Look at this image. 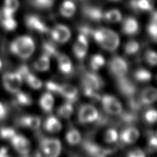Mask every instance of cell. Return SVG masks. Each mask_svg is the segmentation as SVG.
<instances>
[{"mask_svg":"<svg viewBox=\"0 0 157 157\" xmlns=\"http://www.w3.org/2000/svg\"><path fill=\"white\" fill-rule=\"evenodd\" d=\"M99 46L108 51H114L120 43L119 37L113 30L107 29H92L91 37Z\"/></svg>","mask_w":157,"mask_h":157,"instance_id":"cell-1","label":"cell"},{"mask_svg":"<svg viewBox=\"0 0 157 157\" xmlns=\"http://www.w3.org/2000/svg\"><path fill=\"white\" fill-rule=\"evenodd\" d=\"M35 49V41L29 36H21L16 38L10 46L11 52L24 59L31 57Z\"/></svg>","mask_w":157,"mask_h":157,"instance_id":"cell-2","label":"cell"},{"mask_svg":"<svg viewBox=\"0 0 157 157\" xmlns=\"http://www.w3.org/2000/svg\"><path fill=\"white\" fill-rule=\"evenodd\" d=\"M39 141L40 149L46 156L56 157L60 155L61 144L59 139L41 136Z\"/></svg>","mask_w":157,"mask_h":157,"instance_id":"cell-3","label":"cell"},{"mask_svg":"<svg viewBox=\"0 0 157 157\" xmlns=\"http://www.w3.org/2000/svg\"><path fill=\"white\" fill-rule=\"evenodd\" d=\"M108 68L111 75L117 79L126 76L128 72V63L124 58L116 55L109 61Z\"/></svg>","mask_w":157,"mask_h":157,"instance_id":"cell-4","label":"cell"},{"mask_svg":"<svg viewBox=\"0 0 157 157\" xmlns=\"http://www.w3.org/2000/svg\"><path fill=\"white\" fill-rule=\"evenodd\" d=\"M117 88L126 99H130L139 94L138 88L132 81L130 80L127 76L117 78Z\"/></svg>","mask_w":157,"mask_h":157,"instance_id":"cell-5","label":"cell"},{"mask_svg":"<svg viewBox=\"0 0 157 157\" xmlns=\"http://www.w3.org/2000/svg\"><path fill=\"white\" fill-rule=\"evenodd\" d=\"M101 103L103 110L105 113L110 115L117 116L122 113L123 108L119 100L116 97L112 95L105 94L101 97Z\"/></svg>","mask_w":157,"mask_h":157,"instance_id":"cell-6","label":"cell"},{"mask_svg":"<svg viewBox=\"0 0 157 157\" xmlns=\"http://www.w3.org/2000/svg\"><path fill=\"white\" fill-rule=\"evenodd\" d=\"M23 78L17 72H7L3 76V85L8 92L16 94L21 88Z\"/></svg>","mask_w":157,"mask_h":157,"instance_id":"cell-7","label":"cell"},{"mask_svg":"<svg viewBox=\"0 0 157 157\" xmlns=\"http://www.w3.org/2000/svg\"><path fill=\"white\" fill-rule=\"evenodd\" d=\"M99 112L91 105H81L78 113V121L81 124L94 123L99 117Z\"/></svg>","mask_w":157,"mask_h":157,"instance_id":"cell-8","label":"cell"},{"mask_svg":"<svg viewBox=\"0 0 157 157\" xmlns=\"http://www.w3.org/2000/svg\"><path fill=\"white\" fill-rule=\"evenodd\" d=\"M81 146L84 152L91 156H104L111 153L110 150L105 149L90 139H84Z\"/></svg>","mask_w":157,"mask_h":157,"instance_id":"cell-9","label":"cell"},{"mask_svg":"<svg viewBox=\"0 0 157 157\" xmlns=\"http://www.w3.org/2000/svg\"><path fill=\"white\" fill-rule=\"evenodd\" d=\"M26 26L30 30L41 34L49 33L50 29L38 15H29L25 19Z\"/></svg>","mask_w":157,"mask_h":157,"instance_id":"cell-10","label":"cell"},{"mask_svg":"<svg viewBox=\"0 0 157 157\" xmlns=\"http://www.w3.org/2000/svg\"><path fill=\"white\" fill-rule=\"evenodd\" d=\"M82 13L87 19L93 21L105 20V13L101 8L93 5H84L82 7Z\"/></svg>","mask_w":157,"mask_h":157,"instance_id":"cell-11","label":"cell"},{"mask_svg":"<svg viewBox=\"0 0 157 157\" xmlns=\"http://www.w3.org/2000/svg\"><path fill=\"white\" fill-rule=\"evenodd\" d=\"M50 34L54 41L63 44L71 38V33L68 27L62 24H58L52 30H50Z\"/></svg>","mask_w":157,"mask_h":157,"instance_id":"cell-12","label":"cell"},{"mask_svg":"<svg viewBox=\"0 0 157 157\" xmlns=\"http://www.w3.org/2000/svg\"><path fill=\"white\" fill-rule=\"evenodd\" d=\"M81 82L87 84L97 91L101 89L104 85L102 78L94 71H83L81 77Z\"/></svg>","mask_w":157,"mask_h":157,"instance_id":"cell-13","label":"cell"},{"mask_svg":"<svg viewBox=\"0 0 157 157\" xmlns=\"http://www.w3.org/2000/svg\"><path fill=\"white\" fill-rule=\"evenodd\" d=\"M10 141L17 152L21 156H28L30 151V144L26 137L16 134Z\"/></svg>","mask_w":157,"mask_h":157,"instance_id":"cell-14","label":"cell"},{"mask_svg":"<svg viewBox=\"0 0 157 157\" xmlns=\"http://www.w3.org/2000/svg\"><path fill=\"white\" fill-rule=\"evenodd\" d=\"M117 125L125 126V127L133 126L138 123L139 120L138 113L131 110L130 109L127 111H122V113L117 115Z\"/></svg>","mask_w":157,"mask_h":157,"instance_id":"cell-15","label":"cell"},{"mask_svg":"<svg viewBox=\"0 0 157 157\" xmlns=\"http://www.w3.org/2000/svg\"><path fill=\"white\" fill-rule=\"evenodd\" d=\"M88 50V38L80 33L73 47V52L76 57L79 60L85 58Z\"/></svg>","mask_w":157,"mask_h":157,"instance_id":"cell-16","label":"cell"},{"mask_svg":"<svg viewBox=\"0 0 157 157\" xmlns=\"http://www.w3.org/2000/svg\"><path fill=\"white\" fill-rule=\"evenodd\" d=\"M58 94H60L61 97L65 98L67 101L72 103L76 102L78 98V91L77 88L68 84L60 85Z\"/></svg>","mask_w":157,"mask_h":157,"instance_id":"cell-17","label":"cell"},{"mask_svg":"<svg viewBox=\"0 0 157 157\" xmlns=\"http://www.w3.org/2000/svg\"><path fill=\"white\" fill-rule=\"evenodd\" d=\"M139 136V132L137 129L134 126H128L121 131L119 139L123 144H132L138 139Z\"/></svg>","mask_w":157,"mask_h":157,"instance_id":"cell-18","label":"cell"},{"mask_svg":"<svg viewBox=\"0 0 157 157\" xmlns=\"http://www.w3.org/2000/svg\"><path fill=\"white\" fill-rule=\"evenodd\" d=\"M139 98L143 107L152 104L157 100V89L153 87L145 88L139 93Z\"/></svg>","mask_w":157,"mask_h":157,"instance_id":"cell-19","label":"cell"},{"mask_svg":"<svg viewBox=\"0 0 157 157\" xmlns=\"http://www.w3.org/2000/svg\"><path fill=\"white\" fill-rule=\"evenodd\" d=\"M122 30L126 35H135L139 31V22L132 17H126L123 21Z\"/></svg>","mask_w":157,"mask_h":157,"instance_id":"cell-20","label":"cell"},{"mask_svg":"<svg viewBox=\"0 0 157 157\" xmlns=\"http://www.w3.org/2000/svg\"><path fill=\"white\" fill-rule=\"evenodd\" d=\"M129 5L132 9L137 12H147L153 10L154 0H130Z\"/></svg>","mask_w":157,"mask_h":157,"instance_id":"cell-21","label":"cell"},{"mask_svg":"<svg viewBox=\"0 0 157 157\" xmlns=\"http://www.w3.org/2000/svg\"><path fill=\"white\" fill-rule=\"evenodd\" d=\"M59 69L65 75H70L72 73L73 71V67L70 58L65 55L60 54L57 57Z\"/></svg>","mask_w":157,"mask_h":157,"instance_id":"cell-22","label":"cell"},{"mask_svg":"<svg viewBox=\"0 0 157 157\" xmlns=\"http://www.w3.org/2000/svg\"><path fill=\"white\" fill-rule=\"evenodd\" d=\"M19 123L23 127L37 130L41 125V119L39 117L35 116H24L20 118Z\"/></svg>","mask_w":157,"mask_h":157,"instance_id":"cell-23","label":"cell"},{"mask_svg":"<svg viewBox=\"0 0 157 157\" xmlns=\"http://www.w3.org/2000/svg\"><path fill=\"white\" fill-rule=\"evenodd\" d=\"M44 128L49 132H57L61 128V124L57 117L51 115L46 119L44 123Z\"/></svg>","mask_w":157,"mask_h":157,"instance_id":"cell-24","label":"cell"},{"mask_svg":"<svg viewBox=\"0 0 157 157\" xmlns=\"http://www.w3.org/2000/svg\"><path fill=\"white\" fill-rule=\"evenodd\" d=\"M42 110L46 113H50L52 110L53 105H54V98H53L51 92H46L42 95L39 100Z\"/></svg>","mask_w":157,"mask_h":157,"instance_id":"cell-25","label":"cell"},{"mask_svg":"<svg viewBox=\"0 0 157 157\" xmlns=\"http://www.w3.org/2000/svg\"><path fill=\"white\" fill-rule=\"evenodd\" d=\"M76 11V5L72 0H65L61 4L60 13L65 17H71Z\"/></svg>","mask_w":157,"mask_h":157,"instance_id":"cell-26","label":"cell"},{"mask_svg":"<svg viewBox=\"0 0 157 157\" xmlns=\"http://www.w3.org/2000/svg\"><path fill=\"white\" fill-rule=\"evenodd\" d=\"M66 139L70 145H77L81 141V134L76 128H71L67 132L66 134Z\"/></svg>","mask_w":157,"mask_h":157,"instance_id":"cell-27","label":"cell"},{"mask_svg":"<svg viewBox=\"0 0 157 157\" xmlns=\"http://www.w3.org/2000/svg\"><path fill=\"white\" fill-rule=\"evenodd\" d=\"M42 48L44 50V54L47 55L50 57L57 58L59 55H60L59 52L56 47L55 45L50 41H44L42 45Z\"/></svg>","mask_w":157,"mask_h":157,"instance_id":"cell-28","label":"cell"},{"mask_svg":"<svg viewBox=\"0 0 157 157\" xmlns=\"http://www.w3.org/2000/svg\"><path fill=\"white\" fill-rule=\"evenodd\" d=\"M134 77L139 82H147L152 78V74L148 70L144 68H140L134 72Z\"/></svg>","mask_w":157,"mask_h":157,"instance_id":"cell-29","label":"cell"},{"mask_svg":"<svg viewBox=\"0 0 157 157\" xmlns=\"http://www.w3.org/2000/svg\"><path fill=\"white\" fill-rule=\"evenodd\" d=\"M50 67V57L46 54L42 55L34 64V68L38 71H46Z\"/></svg>","mask_w":157,"mask_h":157,"instance_id":"cell-30","label":"cell"},{"mask_svg":"<svg viewBox=\"0 0 157 157\" xmlns=\"http://www.w3.org/2000/svg\"><path fill=\"white\" fill-rule=\"evenodd\" d=\"M72 113H73V106H72V103L66 101L61 105L57 110V114L58 115L62 117L65 118V119H68L71 117Z\"/></svg>","mask_w":157,"mask_h":157,"instance_id":"cell-31","label":"cell"},{"mask_svg":"<svg viewBox=\"0 0 157 157\" xmlns=\"http://www.w3.org/2000/svg\"><path fill=\"white\" fill-rule=\"evenodd\" d=\"M105 62V59L101 55L97 54L92 56L90 61V66L92 71H97L104 66Z\"/></svg>","mask_w":157,"mask_h":157,"instance_id":"cell-32","label":"cell"},{"mask_svg":"<svg viewBox=\"0 0 157 157\" xmlns=\"http://www.w3.org/2000/svg\"><path fill=\"white\" fill-rule=\"evenodd\" d=\"M15 101L17 104L23 106L30 105L33 103L32 98L29 94L20 91H19L16 93Z\"/></svg>","mask_w":157,"mask_h":157,"instance_id":"cell-33","label":"cell"},{"mask_svg":"<svg viewBox=\"0 0 157 157\" xmlns=\"http://www.w3.org/2000/svg\"><path fill=\"white\" fill-rule=\"evenodd\" d=\"M30 3L37 9L46 10L52 6L54 0H30Z\"/></svg>","mask_w":157,"mask_h":157,"instance_id":"cell-34","label":"cell"},{"mask_svg":"<svg viewBox=\"0 0 157 157\" xmlns=\"http://www.w3.org/2000/svg\"><path fill=\"white\" fill-rule=\"evenodd\" d=\"M122 19L121 14L120 11L117 9L110 10L105 11V21L110 22H119Z\"/></svg>","mask_w":157,"mask_h":157,"instance_id":"cell-35","label":"cell"},{"mask_svg":"<svg viewBox=\"0 0 157 157\" xmlns=\"http://www.w3.org/2000/svg\"><path fill=\"white\" fill-rule=\"evenodd\" d=\"M140 45L136 41L131 40L126 43L124 47L125 52L128 55H133L139 51Z\"/></svg>","mask_w":157,"mask_h":157,"instance_id":"cell-36","label":"cell"},{"mask_svg":"<svg viewBox=\"0 0 157 157\" xmlns=\"http://www.w3.org/2000/svg\"><path fill=\"white\" fill-rule=\"evenodd\" d=\"M2 24L4 29L7 31H13L17 26V21L13 18V17H4L2 19Z\"/></svg>","mask_w":157,"mask_h":157,"instance_id":"cell-37","label":"cell"},{"mask_svg":"<svg viewBox=\"0 0 157 157\" xmlns=\"http://www.w3.org/2000/svg\"><path fill=\"white\" fill-rule=\"evenodd\" d=\"M147 141V152H155L157 151V136L152 132H148Z\"/></svg>","mask_w":157,"mask_h":157,"instance_id":"cell-38","label":"cell"},{"mask_svg":"<svg viewBox=\"0 0 157 157\" xmlns=\"http://www.w3.org/2000/svg\"><path fill=\"white\" fill-rule=\"evenodd\" d=\"M26 83L31 87L33 89H39L42 87V82L41 81L37 78L34 75H33L31 72L28 75L27 77L25 78Z\"/></svg>","mask_w":157,"mask_h":157,"instance_id":"cell-39","label":"cell"},{"mask_svg":"<svg viewBox=\"0 0 157 157\" xmlns=\"http://www.w3.org/2000/svg\"><path fill=\"white\" fill-rule=\"evenodd\" d=\"M144 119L149 124H153L157 121V110L153 108H149L145 112Z\"/></svg>","mask_w":157,"mask_h":157,"instance_id":"cell-40","label":"cell"},{"mask_svg":"<svg viewBox=\"0 0 157 157\" xmlns=\"http://www.w3.org/2000/svg\"><path fill=\"white\" fill-rule=\"evenodd\" d=\"M105 141L109 144H113L117 141L119 139V134L114 128H110L105 133Z\"/></svg>","mask_w":157,"mask_h":157,"instance_id":"cell-41","label":"cell"},{"mask_svg":"<svg viewBox=\"0 0 157 157\" xmlns=\"http://www.w3.org/2000/svg\"><path fill=\"white\" fill-rule=\"evenodd\" d=\"M15 134V130L13 128L7 127L0 128V137L2 139L10 140Z\"/></svg>","mask_w":157,"mask_h":157,"instance_id":"cell-42","label":"cell"},{"mask_svg":"<svg viewBox=\"0 0 157 157\" xmlns=\"http://www.w3.org/2000/svg\"><path fill=\"white\" fill-rule=\"evenodd\" d=\"M145 59L151 66L157 65V52L153 50H148L145 52Z\"/></svg>","mask_w":157,"mask_h":157,"instance_id":"cell-43","label":"cell"},{"mask_svg":"<svg viewBox=\"0 0 157 157\" xmlns=\"http://www.w3.org/2000/svg\"><path fill=\"white\" fill-rule=\"evenodd\" d=\"M147 31L150 37L155 42H157V24L150 20L147 28Z\"/></svg>","mask_w":157,"mask_h":157,"instance_id":"cell-44","label":"cell"},{"mask_svg":"<svg viewBox=\"0 0 157 157\" xmlns=\"http://www.w3.org/2000/svg\"><path fill=\"white\" fill-rule=\"evenodd\" d=\"M19 5L18 0H5L4 7L15 13L18 9Z\"/></svg>","mask_w":157,"mask_h":157,"instance_id":"cell-45","label":"cell"},{"mask_svg":"<svg viewBox=\"0 0 157 157\" xmlns=\"http://www.w3.org/2000/svg\"><path fill=\"white\" fill-rule=\"evenodd\" d=\"M60 84L54 82V81H47L46 83V88L47 90H48L50 92H53V93L58 94Z\"/></svg>","mask_w":157,"mask_h":157,"instance_id":"cell-46","label":"cell"},{"mask_svg":"<svg viewBox=\"0 0 157 157\" xmlns=\"http://www.w3.org/2000/svg\"><path fill=\"white\" fill-rule=\"evenodd\" d=\"M16 72H17V73L20 75V76L22 77V78L24 80L25 78L27 77L28 75L30 73L29 68L26 65H25V64L19 66L17 68V70Z\"/></svg>","mask_w":157,"mask_h":157,"instance_id":"cell-47","label":"cell"},{"mask_svg":"<svg viewBox=\"0 0 157 157\" xmlns=\"http://www.w3.org/2000/svg\"><path fill=\"white\" fill-rule=\"evenodd\" d=\"M145 153L144 151L141 150V149H134L133 150L130 151L128 153V156L130 157H143L145 156Z\"/></svg>","mask_w":157,"mask_h":157,"instance_id":"cell-48","label":"cell"},{"mask_svg":"<svg viewBox=\"0 0 157 157\" xmlns=\"http://www.w3.org/2000/svg\"><path fill=\"white\" fill-rule=\"evenodd\" d=\"M8 108L4 103L0 102V121L4 119L8 115Z\"/></svg>","mask_w":157,"mask_h":157,"instance_id":"cell-49","label":"cell"},{"mask_svg":"<svg viewBox=\"0 0 157 157\" xmlns=\"http://www.w3.org/2000/svg\"><path fill=\"white\" fill-rule=\"evenodd\" d=\"M8 148L5 147H0V157H6L8 156Z\"/></svg>","mask_w":157,"mask_h":157,"instance_id":"cell-50","label":"cell"},{"mask_svg":"<svg viewBox=\"0 0 157 157\" xmlns=\"http://www.w3.org/2000/svg\"><path fill=\"white\" fill-rule=\"evenodd\" d=\"M150 20L154 21L155 23H156L157 24V10L155 11V12H154L152 14V15H151Z\"/></svg>","mask_w":157,"mask_h":157,"instance_id":"cell-51","label":"cell"},{"mask_svg":"<svg viewBox=\"0 0 157 157\" xmlns=\"http://www.w3.org/2000/svg\"><path fill=\"white\" fill-rule=\"evenodd\" d=\"M2 61H1V59H0V69H1V68H2Z\"/></svg>","mask_w":157,"mask_h":157,"instance_id":"cell-52","label":"cell"},{"mask_svg":"<svg viewBox=\"0 0 157 157\" xmlns=\"http://www.w3.org/2000/svg\"><path fill=\"white\" fill-rule=\"evenodd\" d=\"M110 1H113V2H117V1H119V0H110Z\"/></svg>","mask_w":157,"mask_h":157,"instance_id":"cell-53","label":"cell"}]
</instances>
